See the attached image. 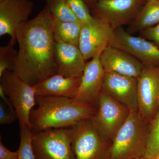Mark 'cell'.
<instances>
[{"label": "cell", "instance_id": "11", "mask_svg": "<svg viewBox=\"0 0 159 159\" xmlns=\"http://www.w3.org/2000/svg\"><path fill=\"white\" fill-rule=\"evenodd\" d=\"M113 32L108 25L94 17L82 24L79 48L86 61L100 56L109 46Z\"/></svg>", "mask_w": 159, "mask_h": 159}, {"label": "cell", "instance_id": "9", "mask_svg": "<svg viewBox=\"0 0 159 159\" xmlns=\"http://www.w3.org/2000/svg\"><path fill=\"white\" fill-rule=\"evenodd\" d=\"M109 46L123 50L132 55L144 67L159 66V48L153 43L129 34L122 27L114 30Z\"/></svg>", "mask_w": 159, "mask_h": 159}, {"label": "cell", "instance_id": "33", "mask_svg": "<svg viewBox=\"0 0 159 159\" xmlns=\"http://www.w3.org/2000/svg\"><path fill=\"white\" fill-rule=\"evenodd\" d=\"M147 2H148V1H159V0H146Z\"/></svg>", "mask_w": 159, "mask_h": 159}, {"label": "cell", "instance_id": "22", "mask_svg": "<svg viewBox=\"0 0 159 159\" xmlns=\"http://www.w3.org/2000/svg\"><path fill=\"white\" fill-rule=\"evenodd\" d=\"M34 134L32 129L28 125L20 128V142L17 150L18 159H35L32 144Z\"/></svg>", "mask_w": 159, "mask_h": 159}, {"label": "cell", "instance_id": "17", "mask_svg": "<svg viewBox=\"0 0 159 159\" xmlns=\"http://www.w3.org/2000/svg\"><path fill=\"white\" fill-rule=\"evenodd\" d=\"M81 77H65L56 74L34 86L36 96L64 97L73 99L76 96Z\"/></svg>", "mask_w": 159, "mask_h": 159}, {"label": "cell", "instance_id": "29", "mask_svg": "<svg viewBox=\"0 0 159 159\" xmlns=\"http://www.w3.org/2000/svg\"><path fill=\"white\" fill-rule=\"evenodd\" d=\"M84 1H85L86 3L87 4L91 10V9H92L95 6L98 0H84Z\"/></svg>", "mask_w": 159, "mask_h": 159}, {"label": "cell", "instance_id": "23", "mask_svg": "<svg viewBox=\"0 0 159 159\" xmlns=\"http://www.w3.org/2000/svg\"><path fill=\"white\" fill-rule=\"evenodd\" d=\"M16 43L10 40L7 45L0 48V77L6 70L12 71L18 56L15 50Z\"/></svg>", "mask_w": 159, "mask_h": 159}, {"label": "cell", "instance_id": "24", "mask_svg": "<svg viewBox=\"0 0 159 159\" xmlns=\"http://www.w3.org/2000/svg\"><path fill=\"white\" fill-rule=\"evenodd\" d=\"M73 13L80 23L89 21L93 18L90 9L84 0H66Z\"/></svg>", "mask_w": 159, "mask_h": 159}, {"label": "cell", "instance_id": "12", "mask_svg": "<svg viewBox=\"0 0 159 159\" xmlns=\"http://www.w3.org/2000/svg\"><path fill=\"white\" fill-rule=\"evenodd\" d=\"M138 78L105 73L102 90L130 110H138Z\"/></svg>", "mask_w": 159, "mask_h": 159}, {"label": "cell", "instance_id": "3", "mask_svg": "<svg viewBox=\"0 0 159 159\" xmlns=\"http://www.w3.org/2000/svg\"><path fill=\"white\" fill-rule=\"evenodd\" d=\"M149 122L138 110H130L128 118L114 137L110 159H134L144 157Z\"/></svg>", "mask_w": 159, "mask_h": 159}, {"label": "cell", "instance_id": "5", "mask_svg": "<svg viewBox=\"0 0 159 159\" xmlns=\"http://www.w3.org/2000/svg\"><path fill=\"white\" fill-rule=\"evenodd\" d=\"M0 80V86L14 107L20 129L26 125L31 128L30 113L36 105L34 87L21 79L11 71H5Z\"/></svg>", "mask_w": 159, "mask_h": 159}, {"label": "cell", "instance_id": "15", "mask_svg": "<svg viewBox=\"0 0 159 159\" xmlns=\"http://www.w3.org/2000/svg\"><path fill=\"white\" fill-rule=\"evenodd\" d=\"M99 59L105 73L114 72L138 78L144 68L143 65L132 55L111 46L102 51Z\"/></svg>", "mask_w": 159, "mask_h": 159}, {"label": "cell", "instance_id": "6", "mask_svg": "<svg viewBox=\"0 0 159 159\" xmlns=\"http://www.w3.org/2000/svg\"><path fill=\"white\" fill-rule=\"evenodd\" d=\"M130 111L102 90L97 110L90 119L100 135L112 143L114 137L128 118Z\"/></svg>", "mask_w": 159, "mask_h": 159}, {"label": "cell", "instance_id": "19", "mask_svg": "<svg viewBox=\"0 0 159 159\" xmlns=\"http://www.w3.org/2000/svg\"><path fill=\"white\" fill-rule=\"evenodd\" d=\"M82 23L80 22L60 21L54 20L53 36L56 43L79 47Z\"/></svg>", "mask_w": 159, "mask_h": 159}, {"label": "cell", "instance_id": "1", "mask_svg": "<svg viewBox=\"0 0 159 159\" xmlns=\"http://www.w3.org/2000/svg\"><path fill=\"white\" fill-rule=\"evenodd\" d=\"M54 23V18L46 6L35 17L16 29L19 50L11 71L32 86L57 74Z\"/></svg>", "mask_w": 159, "mask_h": 159}, {"label": "cell", "instance_id": "32", "mask_svg": "<svg viewBox=\"0 0 159 159\" xmlns=\"http://www.w3.org/2000/svg\"><path fill=\"white\" fill-rule=\"evenodd\" d=\"M148 159L145 158L144 157H142L137 158H136V159Z\"/></svg>", "mask_w": 159, "mask_h": 159}, {"label": "cell", "instance_id": "20", "mask_svg": "<svg viewBox=\"0 0 159 159\" xmlns=\"http://www.w3.org/2000/svg\"><path fill=\"white\" fill-rule=\"evenodd\" d=\"M159 151V110L148 125L146 150L144 157L155 159Z\"/></svg>", "mask_w": 159, "mask_h": 159}, {"label": "cell", "instance_id": "28", "mask_svg": "<svg viewBox=\"0 0 159 159\" xmlns=\"http://www.w3.org/2000/svg\"><path fill=\"white\" fill-rule=\"evenodd\" d=\"M15 152H11L3 144L2 140H0V159H3L12 155Z\"/></svg>", "mask_w": 159, "mask_h": 159}, {"label": "cell", "instance_id": "16", "mask_svg": "<svg viewBox=\"0 0 159 159\" xmlns=\"http://www.w3.org/2000/svg\"><path fill=\"white\" fill-rule=\"evenodd\" d=\"M54 58L57 74L65 77H82L86 61L79 47L55 42Z\"/></svg>", "mask_w": 159, "mask_h": 159}, {"label": "cell", "instance_id": "14", "mask_svg": "<svg viewBox=\"0 0 159 159\" xmlns=\"http://www.w3.org/2000/svg\"><path fill=\"white\" fill-rule=\"evenodd\" d=\"M34 7L30 0H4L0 2V36L9 34L16 42V28L29 20Z\"/></svg>", "mask_w": 159, "mask_h": 159}, {"label": "cell", "instance_id": "27", "mask_svg": "<svg viewBox=\"0 0 159 159\" xmlns=\"http://www.w3.org/2000/svg\"><path fill=\"white\" fill-rule=\"evenodd\" d=\"M0 97H1V98L3 99V102H4V103L6 104V105L7 106L8 108H9V109L10 110V111H11V112L14 114L15 116L17 118L16 113L15 111L13 105L11 104V101L9 100V98H7V96L5 94L1 86H0Z\"/></svg>", "mask_w": 159, "mask_h": 159}, {"label": "cell", "instance_id": "13", "mask_svg": "<svg viewBox=\"0 0 159 159\" xmlns=\"http://www.w3.org/2000/svg\"><path fill=\"white\" fill-rule=\"evenodd\" d=\"M100 56H97L86 64L81 82L76 96L77 101L85 102L97 107L105 72L101 62Z\"/></svg>", "mask_w": 159, "mask_h": 159}, {"label": "cell", "instance_id": "18", "mask_svg": "<svg viewBox=\"0 0 159 159\" xmlns=\"http://www.w3.org/2000/svg\"><path fill=\"white\" fill-rule=\"evenodd\" d=\"M159 23V0L146 2L134 20L129 25L131 34L156 25Z\"/></svg>", "mask_w": 159, "mask_h": 159}, {"label": "cell", "instance_id": "34", "mask_svg": "<svg viewBox=\"0 0 159 159\" xmlns=\"http://www.w3.org/2000/svg\"><path fill=\"white\" fill-rule=\"evenodd\" d=\"M4 0H0V2H3V1H4Z\"/></svg>", "mask_w": 159, "mask_h": 159}, {"label": "cell", "instance_id": "21", "mask_svg": "<svg viewBox=\"0 0 159 159\" xmlns=\"http://www.w3.org/2000/svg\"><path fill=\"white\" fill-rule=\"evenodd\" d=\"M46 6L54 20L63 22H80L66 0H45Z\"/></svg>", "mask_w": 159, "mask_h": 159}, {"label": "cell", "instance_id": "2", "mask_svg": "<svg viewBox=\"0 0 159 159\" xmlns=\"http://www.w3.org/2000/svg\"><path fill=\"white\" fill-rule=\"evenodd\" d=\"M37 107L30 115L31 127L34 133L51 129L70 127L77 122L90 119L97 107L72 98L36 96Z\"/></svg>", "mask_w": 159, "mask_h": 159}, {"label": "cell", "instance_id": "31", "mask_svg": "<svg viewBox=\"0 0 159 159\" xmlns=\"http://www.w3.org/2000/svg\"><path fill=\"white\" fill-rule=\"evenodd\" d=\"M155 159H159V151L158 153L157 154L156 157L155 158Z\"/></svg>", "mask_w": 159, "mask_h": 159}, {"label": "cell", "instance_id": "7", "mask_svg": "<svg viewBox=\"0 0 159 159\" xmlns=\"http://www.w3.org/2000/svg\"><path fill=\"white\" fill-rule=\"evenodd\" d=\"M32 144L35 159H76L70 127L34 133Z\"/></svg>", "mask_w": 159, "mask_h": 159}, {"label": "cell", "instance_id": "25", "mask_svg": "<svg viewBox=\"0 0 159 159\" xmlns=\"http://www.w3.org/2000/svg\"><path fill=\"white\" fill-rule=\"evenodd\" d=\"M140 37L153 43L159 48V23L139 32Z\"/></svg>", "mask_w": 159, "mask_h": 159}, {"label": "cell", "instance_id": "26", "mask_svg": "<svg viewBox=\"0 0 159 159\" xmlns=\"http://www.w3.org/2000/svg\"><path fill=\"white\" fill-rule=\"evenodd\" d=\"M17 119L16 117L9 110L7 109L4 102L0 103V124H9L12 123Z\"/></svg>", "mask_w": 159, "mask_h": 159}, {"label": "cell", "instance_id": "10", "mask_svg": "<svg viewBox=\"0 0 159 159\" xmlns=\"http://www.w3.org/2000/svg\"><path fill=\"white\" fill-rule=\"evenodd\" d=\"M138 81V111L149 123L159 110V66L144 67Z\"/></svg>", "mask_w": 159, "mask_h": 159}, {"label": "cell", "instance_id": "30", "mask_svg": "<svg viewBox=\"0 0 159 159\" xmlns=\"http://www.w3.org/2000/svg\"><path fill=\"white\" fill-rule=\"evenodd\" d=\"M3 159H18V151L17 150L12 155Z\"/></svg>", "mask_w": 159, "mask_h": 159}, {"label": "cell", "instance_id": "8", "mask_svg": "<svg viewBox=\"0 0 159 159\" xmlns=\"http://www.w3.org/2000/svg\"><path fill=\"white\" fill-rule=\"evenodd\" d=\"M146 2V0H98L91 9V14L114 30L130 25Z\"/></svg>", "mask_w": 159, "mask_h": 159}, {"label": "cell", "instance_id": "4", "mask_svg": "<svg viewBox=\"0 0 159 159\" xmlns=\"http://www.w3.org/2000/svg\"><path fill=\"white\" fill-rule=\"evenodd\" d=\"M70 129L76 159H110L111 143L100 135L91 119L81 120Z\"/></svg>", "mask_w": 159, "mask_h": 159}]
</instances>
